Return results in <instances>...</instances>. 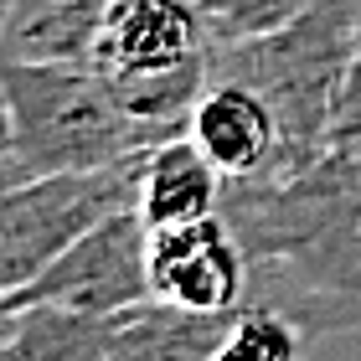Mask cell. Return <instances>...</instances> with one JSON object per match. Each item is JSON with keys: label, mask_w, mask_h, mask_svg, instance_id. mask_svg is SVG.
<instances>
[{"label": "cell", "mask_w": 361, "mask_h": 361, "mask_svg": "<svg viewBox=\"0 0 361 361\" xmlns=\"http://www.w3.org/2000/svg\"><path fill=\"white\" fill-rule=\"evenodd\" d=\"M109 0H6L0 47L21 62H83Z\"/></svg>", "instance_id": "obj_12"}, {"label": "cell", "mask_w": 361, "mask_h": 361, "mask_svg": "<svg viewBox=\"0 0 361 361\" xmlns=\"http://www.w3.org/2000/svg\"><path fill=\"white\" fill-rule=\"evenodd\" d=\"M233 310H186L145 300L119 315V341L109 361H217Z\"/></svg>", "instance_id": "obj_11"}, {"label": "cell", "mask_w": 361, "mask_h": 361, "mask_svg": "<svg viewBox=\"0 0 361 361\" xmlns=\"http://www.w3.org/2000/svg\"><path fill=\"white\" fill-rule=\"evenodd\" d=\"M356 31L361 0H310L284 26L212 47V78L248 83L274 109L284 135V176H300L331 150V124L351 73Z\"/></svg>", "instance_id": "obj_3"}, {"label": "cell", "mask_w": 361, "mask_h": 361, "mask_svg": "<svg viewBox=\"0 0 361 361\" xmlns=\"http://www.w3.org/2000/svg\"><path fill=\"white\" fill-rule=\"evenodd\" d=\"M180 129L145 124L119 104L88 62H21L6 57V155L0 186L57 171H93L145 155Z\"/></svg>", "instance_id": "obj_2"}, {"label": "cell", "mask_w": 361, "mask_h": 361, "mask_svg": "<svg viewBox=\"0 0 361 361\" xmlns=\"http://www.w3.org/2000/svg\"><path fill=\"white\" fill-rule=\"evenodd\" d=\"M119 315H88L73 305H6L0 361H109Z\"/></svg>", "instance_id": "obj_9"}, {"label": "cell", "mask_w": 361, "mask_h": 361, "mask_svg": "<svg viewBox=\"0 0 361 361\" xmlns=\"http://www.w3.org/2000/svg\"><path fill=\"white\" fill-rule=\"evenodd\" d=\"M150 289L186 310H238L248 300V248L222 212L150 227Z\"/></svg>", "instance_id": "obj_7"}, {"label": "cell", "mask_w": 361, "mask_h": 361, "mask_svg": "<svg viewBox=\"0 0 361 361\" xmlns=\"http://www.w3.org/2000/svg\"><path fill=\"white\" fill-rule=\"evenodd\" d=\"M222 217L248 248V300L310 341L361 325V160L325 150L284 180H227Z\"/></svg>", "instance_id": "obj_1"}, {"label": "cell", "mask_w": 361, "mask_h": 361, "mask_svg": "<svg viewBox=\"0 0 361 361\" xmlns=\"http://www.w3.org/2000/svg\"><path fill=\"white\" fill-rule=\"evenodd\" d=\"M196 6H202L217 42H243V37H258V31L294 21L310 0H196Z\"/></svg>", "instance_id": "obj_14"}, {"label": "cell", "mask_w": 361, "mask_h": 361, "mask_svg": "<svg viewBox=\"0 0 361 361\" xmlns=\"http://www.w3.org/2000/svg\"><path fill=\"white\" fill-rule=\"evenodd\" d=\"M6 305H73L88 315H124L145 300H155L150 289V222L140 217V207L114 212L109 222H98L83 233L68 253H57L31 284L0 294Z\"/></svg>", "instance_id": "obj_6"}, {"label": "cell", "mask_w": 361, "mask_h": 361, "mask_svg": "<svg viewBox=\"0 0 361 361\" xmlns=\"http://www.w3.org/2000/svg\"><path fill=\"white\" fill-rule=\"evenodd\" d=\"M212 47L196 0H109L83 62L145 124L186 129L212 78Z\"/></svg>", "instance_id": "obj_4"}, {"label": "cell", "mask_w": 361, "mask_h": 361, "mask_svg": "<svg viewBox=\"0 0 361 361\" xmlns=\"http://www.w3.org/2000/svg\"><path fill=\"white\" fill-rule=\"evenodd\" d=\"M331 150H341V155H356V160H361V31H356V52H351L346 88H341V104H336Z\"/></svg>", "instance_id": "obj_15"}, {"label": "cell", "mask_w": 361, "mask_h": 361, "mask_svg": "<svg viewBox=\"0 0 361 361\" xmlns=\"http://www.w3.org/2000/svg\"><path fill=\"white\" fill-rule=\"evenodd\" d=\"M222 186H227V176L212 166L207 150L180 129V135L160 140L155 150L145 155L140 217L150 227H176V222L212 217V212L222 207Z\"/></svg>", "instance_id": "obj_10"}, {"label": "cell", "mask_w": 361, "mask_h": 361, "mask_svg": "<svg viewBox=\"0 0 361 361\" xmlns=\"http://www.w3.org/2000/svg\"><path fill=\"white\" fill-rule=\"evenodd\" d=\"M310 336L274 305H238L227 325L217 361H300Z\"/></svg>", "instance_id": "obj_13"}, {"label": "cell", "mask_w": 361, "mask_h": 361, "mask_svg": "<svg viewBox=\"0 0 361 361\" xmlns=\"http://www.w3.org/2000/svg\"><path fill=\"white\" fill-rule=\"evenodd\" d=\"M145 155L6 186V202H0V294L31 284L57 253H68L78 238L109 222L114 212L140 207Z\"/></svg>", "instance_id": "obj_5"}, {"label": "cell", "mask_w": 361, "mask_h": 361, "mask_svg": "<svg viewBox=\"0 0 361 361\" xmlns=\"http://www.w3.org/2000/svg\"><path fill=\"white\" fill-rule=\"evenodd\" d=\"M186 135L207 150V160L227 180H284V135L274 109L248 83L207 78L191 109Z\"/></svg>", "instance_id": "obj_8"}]
</instances>
